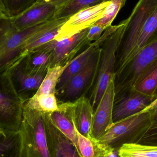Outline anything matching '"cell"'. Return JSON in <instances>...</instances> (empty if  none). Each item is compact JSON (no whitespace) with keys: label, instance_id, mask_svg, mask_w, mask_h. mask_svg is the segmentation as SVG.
<instances>
[{"label":"cell","instance_id":"cell-1","mask_svg":"<svg viewBox=\"0 0 157 157\" xmlns=\"http://www.w3.org/2000/svg\"><path fill=\"white\" fill-rule=\"evenodd\" d=\"M45 113L24 107L17 131V157H51L48 147Z\"/></svg>","mask_w":157,"mask_h":157},{"label":"cell","instance_id":"cell-2","mask_svg":"<svg viewBox=\"0 0 157 157\" xmlns=\"http://www.w3.org/2000/svg\"><path fill=\"white\" fill-rule=\"evenodd\" d=\"M63 19L52 18L19 30L13 26L10 17H0V73L14 63L21 49L32 36Z\"/></svg>","mask_w":157,"mask_h":157},{"label":"cell","instance_id":"cell-3","mask_svg":"<svg viewBox=\"0 0 157 157\" xmlns=\"http://www.w3.org/2000/svg\"><path fill=\"white\" fill-rule=\"evenodd\" d=\"M153 121V110L142 112L114 123L98 140L106 146L116 149L125 144H137Z\"/></svg>","mask_w":157,"mask_h":157},{"label":"cell","instance_id":"cell-4","mask_svg":"<svg viewBox=\"0 0 157 157\" xmlns=\"http://www.w3.org/2000/svg\"><path fill=\"white\" fill-rule=\"evenodd\" d=\"M157 6V0H139L128 18L117 52L115 75L118 74L132 56L143 27Z\"/></svg>","mask_w":157,"mask_h":157},{"label":"cell","instance_id":"cell-5","mask_svg":"<svg viewBox=\"0 0 157 157\" xmlns=\"http://www.w3.org/2000/svg\"><path fill=\"white\" fill-rule=\"evenodd\" d=\"M127 23V18L120 23L119 28L110 35L102 44L97 79L91 94L93 109L98 105L112 76L115 74L117 52Z\"/></svg>","mask_w":157,"mask_h":157},{"label":"cell","instance_id":"cell-6","mask_svg":"<svg viewBox=\"0 0 157 157\" xmlns=\"http://www.w3.org/2000/svg\"><path fill=\"white\" fill-rule=\"evenodd\" d=\"M157 58V40L137 52L115 75L116 95L131 90Z\"/></svg>","mask_w":157,"mask_h":157},{"label":"cell","instance_id":"cell-7","mask_svg":"<svg viewBox=\"0 0 157 157\" xmlns=\"http://www.w3.org/2000/svg\"><path fill=\"white\" fill-rule=\"evenodd\" d=\"M24 104L8 74L0 73V129L18 131L23 119Z\"/></svg>","mask_w":157,"mask_h":157},{"label":"cell","instance_id":"cell-8","mask_svg":"<svg viewBox=\"0 0 157 157\" xmlns=\"http://www.w3.org/2000/svg\"><path fill=\"white\" fill-rule=\"evenodd\" d=\"M116 97L115 75L108 86L93 114L90 136L99 140L113 124V112Z\"/></svg>","mask_w":157,"mask_h":157},{"label":"cell","instance_id":"cell-9","mask_svg":"<svg viewBox=\"0 0 157 157\" xmlns=\"http://www.w3.org/2000/svg\"><path fill=\"white\" fill-rule=\"evenodd\" d=\"M5 72L8 74L17 93L25 103L39 89L47 72L30 71L18 62Z\"/></svg>","mask_w":157,"mask_h":157},{"label":"cell","instance_id":"cell-10","mask_svg":"<svg viewBox=\"0 0 157 157\" xmlns=\"http://www.w3.org/2000/svg\"><path fill=\"white\" fill-rule=\"evenodd\" d=\"M117 96L113 112V123L142 112L156 100L155 97L140 93L135 89Z\"/></svg>","mask_w":157,"mask_h":157},{"label":"cell","instance_id":"cell-11","mask_svg":"<svg viewBox=\"0 0 157 157\" xmlns=\"http://www.w3.org/2000/svg\"><path fill=\"white\" fill-rule=\"evenodd\" d=\"M109 3V1L103 2L85 8L69 17L62 25L55 40H59L73 36L94 25L102 16Z\"/></svg>","mask_w":157,"mask_h":157},{"label":"cell","instance_id":"cell-12","mask_svg":"<svg viewBox=\"0 0 157 157\" xmlns=\"http://www.w3.org/2000/svg\"><path fill=\"white\" fill-rule=\"evenodd\" d=\"M88 29L89 28L73 36L59 40H53L45 44L52 52V61L50 67L68 63L66 60H69L81 48L90 43L87 38Z\"/></svg>","mask_w":157,"mask_h":157},{"label":"cell","instance_id":"cell-13","mask_svg":"<svg viewBox=\"0 0 157 157\" xmlns=\"http://www.w3.org/2000/svg\"><path fill=\"white\" fill-rule=\"evenodd\" d=\"M60 6L39 0L33 6L15 17L11 18L13 26L22 30L53 18Z\"/></svg>","mask_w":157,"mask_h":157},{"label":"cell","instance_id":"cell-14","mask_svg":"<svg viewBox=\"0 0 157 157\" xmlns=\"http://www.w3.org/2000/svg\"><path fill=\"white\" fill-rule=\"evenodd\" d=\"M45 121L51 157H81L73 143L53 124L46 113Z\"/></svg>","mask_w":157,"mask_h":157},{"label":"cell","instance_id":"cell-15","mask_svg":"<svg viewBox=\"0 0 157 157\" xmlns=\"http://www.w3.org/2000/svg\"><path fill=\"white\" fill-rule=\"evenodd\" d=\"M101 50L99 48L89 59L82 69L71 78L63 92L69 99H75L81 94L90 80L97 73Z\"/></svg>","mask_w":157,"mask_h":157},{"label":"cell","instance_id":"cell-16","mask_svg":"<svg viewBox=\"0 0 157 157\" xmlns=\"http://www.w3.org/2000/svg\"><path fill=\"white\" fill-rule=\"evenodd\" d=\"M72 104L69 115L76 130L86 137L90 136L94 112L91 101L83 97Z\"/></svg>","mask_w":157,"mask_h":157},{"label":"cell","instance_id":"cell-17","mask_svg":"<svg viewBox=\"0 0 157 157\" xmlns=\"http://www.w3.org/2000/svg\"><path fill=\"white\" fill-rule=\"evenodd\" d=\"M68 19H64L61 22L47 28L32 36L21 49L18 57L13 65L18 62L30 52L55 40L59 35L62 25Z\"/></svg>","mask_w":157,"mask_h":157},{"label":"cell","instance_id":"cell-18","mask_svg":"<svg viewBox=\"0 0 157 157\" xmlns=\"http://www.w3.org/2000/svg\"><path fill=\"white\" fill-rule=\"evenodd\" d=\"M99 47L94 42L90 44L85 50L69 62L57 83L56 90L58 92H63L71 78L82 69L91 55L99 48Z\"/></svg>","mask_w":157,"mask_h":157},{"label":"cell","instance_id":"cell-19","mask_svg":"<svg viewBox=\"0 0 157 157\" xmlns=\"http://www.w3.org/2000/svg\"><path fill=\"white\" fill-rule=\"evenodd\" d=\"M77 132L78 152L81 157H106L113 149L91 136L86 137Z\"/></svg>","mask_w":157,"mask_h":157},{"label":"cell","instance_id":"cell-20","mask_svg":"<svg viewBox=\"0 0 157 157\" xmlns=\"http://www.w3.org/2000/svg\"><path fill=\"white\" fill-rule=\"evenodd\" d=\"M157 40V6L146 21L131 59L140 50Z\"/></svg>","mask_w":157,"mask_h":157},{"label":"cell","instance_id":"cell-21","mask_svg":"<svg viewBox=\"0 0 157 157\" xmlns=\"http://www.w3.org/2000/svg\"><path fill=\"white\" fill-rule=\"evenodd\" d=\"M48 116L53 124L73 143L78 153V137L76 128L69 114H65L59 110L49 113Z\"/></svg>","mask_w":157,"mask_h":157},{"label":"cell","instance_id":"cell-22","mask_svg":"<svg viewBox=\"0 0 157 157\" xmlns=\"http://www.w3.org/2000/svg\"><path fill=\"white\" fill-rule=\"evenodd\" d=\"M69 63L64 65H55L49 67L41 86L34 96L54 94L59 78Z\"/></svg>","mask_w":157,"mask_h":157},{"label":"cell","instance_id":"cell-23","mask_svg":"<svg viewBox=\"0 0 157 157\" xmlns=\"http://www.w3.org/2000/svg\"><path fill=\"white\" fill-rule=\"evenodd\" d=\"M104 2V0H70L55 13V19H68L79 11Z\"/></svg>","mask_w":157,"mask_h":157},{"label":"cell","instance_id":"cell-24","mask_svg":"<svg viewBox=\"0 0 157 157\" xmlns=\"http://www.w3.org/2000/svg\"><path fill=\"white\" fill-rule=\"evenodd\" d=\"M157 87V58L145 73L134 89L140 93L154 97Z\"/></svg>","mask_w":157,"mask_h":157},{"label":"cell","instance_id":"cell-25","mask_svg":"<svg viewBox=\"0 0 157 157\" xmlns=\"http://www.w3.org/2000/svg\"><path fill=\"white\" fill-rule=\"evenodd\" d=\"M24 107L46 113L59 110L54 94L34 96L24 104Z\"/></svg>","mask_w":157,"mask_h":157},{"label":"cell","instance_id":"cell-26","mask_svg":"<svg viewBox=\"0 0 157 157\" xmlns=\"http://www.w3.org/2000/svg\"><path fill=\"white\" fill-rule=\"evenodd\" d=\"M17 131L0 129V157H17Z\"/></svg>","mask_w":157,"mask_h":157},{"label":"cell","instance_id":"cell-27","mask_svg":"<svg viewBox=\"0 0 157 157\" xmlns=\"http://www.w3.org/2000/svg\"><path fill=\"white\" fill-rule=\"evenodd\" d=\"M120 157H157V146L125 144L118 150Z\"/></svg>","mask_w":157,"mask_h":157},{"label":"cell","instance_id":"cell-28","mask_svg":"<svg viewBox=\"0 0 157 157\" xmlns=\"http://www.w3.org/2000/svg\"><path fill=\"white\" fill-rule=\"evenodd\" d=\"M6 17L13 18L23 13L39 0H1Z\"/></svg>","mask_w":157,"mask_h":157},{"label":"cell","instance_id":"cell-29","mask_svg":"<svg viewBox=\"0 0 157 157\" xmlns=\"http://www.w3.org/2000/svg\"><path fill=\"white\" fill-rule=\"evenodd\" d=\"M108 1L109 3L104 10L102 16L94 25L102 26L106 28L111 25L119 11L125 5L126 0H104V2Z\"/></svg>","mask_w":157,"mask_h":157},{"label":"cell","instance_id":"cell-30","mask_svg":"<svg viewBox=\"0 0 157 157\" xmlns=\"http://www.w3.org/2000/svg\"><path fill=\"white\" fill-rule=\"evenodd\" d=\"M137 144L157 146V121L153 122L151 127Z\"/></svg>","mask_w":157,"mask_h":157},{"label":"cell","instance_id":"cell-31","mask_svg":"<svg viewBox=\"0 0 157 157\" xmlns=\"http://www.w3.org/2000/svg\"><path fill=\"white\" fill-rule=\"evenodd\" d=\"M107 28L105 27L99 25H92L89 28L87 34L88 40L90 42L91 41H97L101 37L103 32Z\"/></svg>","mask_w":157,"mask_h":157},{"label":"cell","instance_id":"cell-32","mask_svg":"<svg viewBox=\"0 0 157 157\" xmlns=\"http://www.w3.org/2000/svg\"><path fill=\"white\" fill-rule=\"evenodd\" d=\"M42 1L56 5L61 7L70 0H42Z\"/></svg>","mask_w":157,"mask_h":157},{"label":"cell","instance_id":"cell-33","mask_svg":"<svg viewBox=\"0 0 157 157\" xmlns=\"http://www.w3.org/2000/svg\"><path fill=\"white\" fill-rule=\"evenodd\" d=\"M119 149H113L108 153L106 157H120L119 153H118Z\"/></svg>","mask_w":157,"mask_h":157},{"label":"cell","instance_id":"cell-34","mask_svg":"<svg viewBox=\"0 0 157 157\" xmlns=\"http://www.w3.org/2000/svg\"><path fill=\"white\" fill-rule=\"evenodd\" d=\"M157 105V99L156 100H155V101H153L149 106H148L147 108L146 109H145L143 111H146L152 109H153L155 106H156Z\"/></svg>","mask_w":157,"mask_h":157},{"label":"cell","instance_id":"cell-35","mask_svg":"<svg viewBox=\"0 0 157 157\" xmlns=\"http://www.w3.org/2000/svg\"><path fill=\"white\" fill-rule=\"evenodd\" d=\"M151 110H153L154 111V121H157V105L155 106L153 109Z\"/></svg>","mask_w":157,"mask_h":157},{"label":"cell","instance_id":"cell-36","mask_svg":"<svg viewBox=\"0 0 157 157\" xmlns=\"http://www.w3.org/2000/svg\"><path fill=\"white\" fill-rule=\"evenodd\" d=\"M0 17H6L4 12L1 0H0Z\"/></svg>","mask_w":157,"mask_h":157},{"label":"cell","instance_id":"cell-37","mask_svg":"<svg viewBox=\"0 0 157 157\" xmlns=\"http://www.w3.org/2000/svg\"><path fill=\"white\" fill-rule=\"evenodd\" d=\"M154 97L156 98V100L157 99V87L155 91V93H154Z\"/></svg>","mask_w":157,"mask_h":157}]
</instances>
